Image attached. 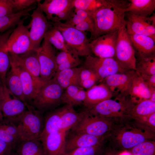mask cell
I'll return each mask as SVG.
<instances>
[{"mask_svg":"<svg viewBox=\"0 0 155 155\" xmlns=\"http://www.w3.org/2000/svg\"><path fill=\"white\" fill-rule=\"evenodd\" d=\"M129 3L125 12L144 17H148L155 9V0H129Z\"/></svg>","mask_w":155,"mask_h":155,"instance_id":"cell-30","label":"cell"},{"mask_svg":"<svg viewBox=\"0 0 155 155\" xmlns=\"http://www.w3.org/2000/svg\"><path fill=\"white\" fill-rule=\"evenodd\" d=\"M152 137L151 134L139 130L125 131L121 134L119 144L123 148L130 150Z\"/></svg>","mask_w":155,"mask_h":155,"instance_id":"cell-26","label":"cell"},{"mask_svg":"<svg viewBox=\"0 0 155 155\" xmlns=\"http://www.w3.org/2000/svg\"><path fill=\"white\" fill-rule=\"evenodd\" d=\"M139 75L149 88H155V74L153 75Z\"/></svg>","mask_w":155,"mask_h":155,"instance_id":"cell-49","label":"cell"},{"mask_svg":"<svg viewBox=\"0 0 155 155\" xmlns=\"http://www.w3.org/2000/svg\"><path fill=\"white\" fill-rule=\"evenodd\" d=\"M135 52L126 28V25L118 30L114 59L123 69H136Z\"/></svg>","mask_w":155,"mask_h":155,"instance_id":"cell-6","label":"cell"},{"mask_svg":"<svg viewBox=\"0 0 155 155\" xmlns=\"http://www.w3.org/2000/svg\"><path fill=\"white\" fill-rule=\"evenodd\" d=\"M10 155H19L15 151L13 150Z\"/></svg>","mask_w":155,"mask_h":155,"instance_id":"cell-54","label":"cell"},{"mask_svg":"<svg viewBox=\"0 0 155 155\" xmlns=\"http://www.w3.org/2000/svg\"><path fill=\"white\" fill-rule=\"evenodd\" d=\"M147 119L149 125L154 129L155 127V113L147 116Z\"/></svg>","mask_w":155,"mask_h":155,"instance_id":"cell-50","label":"cell"},{"mask_svg":"<svg viewBox=\"0 0 155 155\" xmlns=\"http://www.w3.org/2000/svg\"><path fill=\"white\" fill-rule=\"evenodd\" d=\"M126 28L128 34L146 35L155 40V15L150 17L136 16L129 12L125 14Z\"/></svg>","mask_w":155,"mask_h":155,"instance_id":"cell-15","label":"cell"},{"mask_svg":"<svg viewBox=\"0 0 155 155\" xmlns=\"http://www.w3.org/2000/svg\"><path fill=\"white\" fill-rule=\"evenodd\" d=\"M104 138L71 131L69 136H66L65 152L79 148L102 145Z\"/></svg>","mask_w":155,"mask_h":155,"instance_id":"cell-20","label":"cell"},{"mask_svg":"<svg viewBox=\"0 0 155 155\" xmlns=\"http://www.w3.org/2000/svg\"><path fill=\"white\" fill-rule=\"evenodd\" d=\"M0 138L9 144L13 150L22 141L16 125L5 117L0 121Z\"/></svg>","mask_w":155,"mask_h":155,"instance_id":"cell-25","label":"cell"},{"mask_svg":"<svg viewBox=\"0 0 155 155\" xmlns=\"http://www.w3.org/2000/svg\"><path fill=\"white\" fill-rule=\"evenodd\" d=\"M129 150L133 155H155V142L146 141Z\"/></svg>","mask_w":155,"mask_h":155,"instance_id":"cell-41","label":"cell"},{"mask_svg":"<svg viewBox=\"0 0 155 155\" xmlns=\"http://www.w3.org/2000/svg\"><path fill=\"white\" fill-rule=\"evenodd\" d=\"M111 127V123L110 120L92 115L86 109V113L82 120L70 130L104 137Z\"/></svg>","mask_w":155,"mask_h":155,"instance_id":"cell-9","label":"cell"},{"mask_svg":"<svg viewBox=\"0 0 155 155\" xmlns=\"http://www.w3.org/2000/svg\"><path fill=\"white\" fill-rule=\"evenodd\" d=\"M86 20L93 21L92 18L86 11L75 8L69 18L63 23L66 26L73 27Z\"/></svg>","mask_w":155,"mask_h":155,"instance_id":"cell-40","label":"cell"},{"mask_svg":"<svg viewBox=\"0 0 155 155\" xmlns=\"http://www.w3.org/2000/svg\"><path fill=\"white\" fill-rule=\"evenodd\" d=\"M81 63V61L79 56H77L58 65L57 67L56 72L77 67Z\"/></svg>","mask_w":155,"mask_h":155,"instance_id":"cell-45","label":"cell"},{"mask_svg":"<svg viewBox=\"0 0 155 155\" xmlns=\"http://www.w3.org/2000/svg\"><path fill=\"white\" fill-rule=\"evenodd\" d=\"M67 105L48 111L44 117V127L40 138L52 133L59 131V125L61 116Z\"/></svg>","mask_w":155,"mask_h":155,"instance_id":"cell-31","label":"cell"},{"mask_svg":"<svg viewBox=\"0 0 155 155\" xmlns=\"http://www.w3.org/2000/svg\"><path fill=\"white\" fill-rule=\"evenodd\" d=\"M154 88H149L135 71L132 80L129 97L132 102L136 104L142 100L149 99Z\"/></svg>","mask_w":155,"mask_h":155,"instance_id":"cell-24","label":"cell"},{"mask_svg":"<svg viewBox=\"0 0 155 155\" xmlns=\"http://www.w3.org/2000/svg\"><path fill=\"white\" fill-rule=\"evenodd\" d=\"M95 72L100 82L107 77L116 73L125 72L114 58H101L92 55L86 56L82 66Z\"/></svg>","mask_w":155,"mask_h":155,"instance_id":"cell-12","label":"cell"},{"mask_svg":"<svg viewBox=\"0 0 155 155\" xmlns=\"http://www.w3.org/2000/svg\"><path fill=\"white\" fill-rule=\"evenodd\" d=\"M64 90L53 78L39 88L31 105L42 113L54 110L61 103Z\"/></svg>","mask_w":155,"mask_h":155,"instance_id":"cell-2","label":"cell"},{"mask_svg":"<svg viewBox=\"0 0 155 155\" xmlns=\"http://www.w3.org/2000/svg\"><path fill=\"white\" fill-rule=\"evenodd\" d=\"M35 8L34 5L21 12L0 16V34L15 27L22 17L30 16L29 12Z\"/></svg>","mask_w":155,"mask_h":155,"instance_id":"cell-34","label":"cell"},{"mask_svg":"<svg viewBox=\"0 0 155 155\" xmlns=\"http://www.w3.org/2000/svg\"><path fill=\"white\" fill-rule=\"evenodd\" d=\"M51 22L62 33L69 49L74 51L79 56L86 57L92 55L90 41L85 32L66 26L62 22Z\"/></svg>","mask_w":155,"mask_h":155,"instance_id":"cell-5","label":"cell"},{"mask_svg":"<svg viewBox=\"0 0 155 155\" xmlns=\"http://www.w3.org/2000/svg\"><path fill=\"white\" fill-rule=\"evenodd\" d=\"M79 55L75 52L72 50L67 51H60L57 53L55 58L57 66Z\"/></svg>","mask_w":155,"mask_h":155,"instance_id":"cell-44","label":"cell"},{"mask_svg":"<svg viewBox=\"0 0 155 155\" xmlns=\"http://www.w3.org/2000/svg\"><path fill=\"white\" fill-rule=\"evenodd\" d=\"M10 62V66L16 70L20 78L25 102L32 101L39 88L45 82L37 80L22 67Z\"/></svg>","mask_w":155,"mask_h":155,"instance_id":"cell-18","label":"cell"},{"mask_svg":"<svg viewBox=\"0 0 155 155\" xmlns=\"http://www.w3.org/2000/svg\"><path fill=\"white\" fill-rule=\"evenodd\" d=\"M15 27L0 34V80L5 85V79L8 70L10 67L8 47L9 37Z\"/></svg>","mask_w":155,"mask_h":155,"instance_id":"cell-23","label":"cell"},{"mask_svg":"<svg viewBox=\"0 0 155 155\" xmlns=\"http://www.w3.org/2000/svg\"><path fill=\"white\" fill-rule=\"evenodd\" d=\"M13 150L9 144L0 138V155H10Z\"/></svg>","mask_w":155,"mask_h":155,"instance_id":"cell-48","label":"cell"},{"mask_svg":"<svg viewBox=\"0 0 155 155\" xmlns=\"http://www.w3.org/2000/svg\"><path fill=\"white\" fill-rule=\"evenodd\" d=\"M39 0H11L14 13H18L37 4Z\"/></svg>","mask_w":155,"mask_h":155,"instance_id":"cell-43","label":"cell"},{"mask_svg":"<svg viewBox=\"0 0 155 155\" xmlns=\"http://www.w3.org/2000/svg\"><path fill=\"white\" fill-rule=\"evenodd\" d=\"M155 113V102L148 99L135 104L130 113L131 116L135 119L147 117Z\"/></svg>","mask_w":155,"mask_h":155,"instance_id":"cell-37","label":"cell"},{"mask_svg":"<svg viewBox=\"0 0 155 155\" xmlns=\"http://www.w3.org/2000/svg\"><path fill=\"white\" fill-rule=\"evenodd\" d=\"M86 112V110L77 112L73 107L67 105L60 118L59 125V130L68 131L80 121Z\"/></svg>","mask_w":155,"mask_h":155,"instance_id":"cell-27","label":"cell"},{"mask_svg":"<svg viewBox=\"0 0 155 155\" xmlns=\"http://www.w3.org/2000/svg\"><path fill=\"white\" fill-rule=\"evenodd\" d=\"M2 84L1 81V80H0V85H1V84Z\"/></svg>","mask_w":155,"mask_h":155,"instance_id":"cell-55","label":"cell"},{"mask_svg":"<svg viewBox=\"0 0 155 155\" xmlns=\"http://www.w3.org/2000/svg\"><path fill=\"white\" fill-rule=\"evenodd\" d=\"M138 58L155 55V40L146 35L128 34Z\"/></svg>","mask_w":155,"mask_h":155,"instance_id":"cell-21","label":"cell"},{"mask_svg":"<svg viewBox=\"0 0 155 155\" xmlns=\"http://www.w3.org/2000/svg\"><path fill=\"white\" fill-rule=\"evenodd\" d=\"M10 67L11 69L6 75L5 86L9 91L14 96L26 102L19 76L14 69L11 66Z\"/></svg>","mask_w":155,"mask_h":155,"instance_id":"cell-33","label":"cell"},{"mask_svg":"<svg viewBox=\"0 0 155 155\" xmlns=\"http://www.w3.org/2000/svg\"><path fill=\"white\" fill-rule=\"evenodd\" d=\"M80 67L79 81L81 87L87 90L100 82L99 76L92 71L83 66Z\"/></svg>","mask_w":155,"mask_h":155,"instance_id":"cell-38","label":"cell"},{"mask_svg":"<svg viewBox=\"0 0 155 155\" xmlns=\"http://www.w3.org/2000/svg\"><path fill=\"white\" fill-rule=\"evenodd\" d=\"M135 72V70H129L114 74L107 77L100 83L108 87L115 98L129 97L132 80Z\"/></svg>","mask_w":155,"mask_h":155,"instance_id":"cell-14","label":"cell"},{"mask_svg":"<svg viewBox=\"0 0 155 155\" xmlns=\"http://www.w3.org/2000/svg\"><path fill=\"white\" fill-rule=\"evenodd\" d=\"M129 97L107 99L86 109L92 115L109 120L131 116V111L135 104Z\"/></svg>","mask_w":155,"mask_h":155,"instance_id":"cell-4","label":"cell"},{"mask_svg":"<svg viewBox=\"0 0 155 155\" xmlns=\"http://www.w3.org/2000/svg\"><path fill=\"white\" fill-rule=\"evenodd\" d=\"M19 155H44L40 139L22 141L14 150Z\"/></svg>","mask_w":155,"mask_h":155,"instance_id":"cell-32","label":"cell"},{"mask_svg":"<svg viewBox=\"0 0 155 155\" xmlns=\"http://www.w3.org/2000/svg\"><path fill=\"white\" fill-rule=\"evenodd\" d=\"M14 13L11 0H0V16Z\"/></svg>","mask_w":155,"mask_h":155,"instance_id":"cell-46","label":"cell"},{"mask_svg":"<svg viewBox=\"0 0 155 155\" xmlns=\"http://www.w3.org/2000/svg\"><path fill=\"white\" fill-rule=\"evenodd\" d=\"M102 151V145L75 148L62 155H98Z\"/></svg>","mask_w":155,"mask_h":155,"instance_id":"cell-42","label":"cell"},{"mask_svg":"<svg viewBox=\"0 0 155 155\" xmlns=\"http://www.w3.org/2000/svg\"><path fill=\"white\" fill-rule=\"evenodd\" d=\"M108 3V0H74L75 8L86 11L91 17L99 9Z\"/></svg>","mask_w":155,"mask_h":155,"instance_id":"cell-36","label":"cell"},{"mask_svg":"<svg viewBox=\"0 0 155 155\" xmlns=\"http://www.w3.org/2000/svg\"><path fill=\"white\" fill-rule=\"evenodd\" d=\"M80 67H76L57 72L53 78L64 90L71 86H80Z\"/></svg>","mask_w":155,"mask_h":155,"instance_id":"cell-29","label":"cell"},{"mask_svg":"<svg viewBox=\"0 0 155 155\" xmlns=\"http://www.w3.org/2000/svg\"><path fill=\"white\" fill-rule=\"evenodd\" d=\"M30 16L32 19L29 23V36L31 49L32 50L36 51L40 47L46 32L53 25L38 5Z\"/></svg>","mask_w":155,"mask_h":155,"instance_id":"cell-11","label":"cell"},{"mask_svg":"<svg viewBox=\"0 0 155 155\" xmlns=\"http://www.w3.org/2000/svg\"><path fill=\"white\" fill-rule=\"evenodd\" d=\"M135 71L140 75H155V55L136 59Z\"/></svg>","mask_w":155,"mask_h":155,"instance_id":"cell-39","label":"cell"},{"mask_svg":"<svg viewBox=\"0 0 155 155\" xmlns=\"http://www.w3.org/2000/svg\"><path fill=\"white\" fill-rule=\"evenodd\" d=\"M9 53L10 61L22 67L37 80L40 77V67L36 51L32 50L17 55Z\"/></svg>","mask_w":155,"mask_h":155,"instance_id":"cell-17","label":"cell"},{"mask_svg":"<svg viewBox=\"0 0 155 155\" xmlns=\"http://www.w3.org/2000/svg\"><path fill=\"white\" fill-rule=\"evenodd\" d=\"M4 118V116L1 112L0 107V121L2 120Z\"/></svg>","mask_w":155,"mask_h":155,"instance_id":"cell-53","label":"cell"},{"mask_svg":"<svg viewBox=\"0 0 155 155\" xmlns=\"http://www.w3.org/2000/svg\"><path fill=\"white\" fill-rule=\"evenodd\" d=\"M42 113L27 104V109L16 125L21 140L40 139L44 127Z\"/></svg>","mask_w":155,"mask_h":155,"instance_id":"cell-3","label":"cell"},{"mask_svg":"<svg viewBox=\"0 0 155 155\" xmlns=\"http://www.w3.org/2000/svg\"><path fill=\"white\" fill-rule=\"evenodd\" d=\"M84 89L79 86L72 85L64 90L61 97V103L73 107L83 104L86 96Z\"/></svg>","mask_w":155,"mask_h":155,"instance_id":"cell-28","label":"cell"},{"mask_svg":"<svg viewBox=\"0 0 155 155\" xmlns=\"http://www.w3.org/2000/svg\"><path fill=\"white\" fill-rule=\"evenodd\" d=\"M67 132L59 130L40 138L43 145L44 155H62L65 152Z\"/></svg>","mask_w":155,"mask_h":155,"instance_id":"cell-19","label":"cell"},{"mask_svg":"<svg viewBox=\"0 0 155 155\" xmlns=\"http://www.w3.org/2000/svg\"><path fill=\"white\" fill-rule=\"evenodd\" d=\"M103 154L102 155H119L112 151H107Z\"/></svg>","mask_w":155,"mask_h":155,"instance_id":"cell-52","label":"cell"},{"mask_svg":"<svg viewBox=\"0 0 155 155\" xmlns=\"http://www.w3.org/2000/svg\"><path fill=\"white\" fill-rule=\"evenodd\" d=\"M118 30L103 34L90 41L92 53L100 58H114Z\"/></svg>","mask_w":155,"mask_h":155,"instance_id":"cell-16","label":"cell"},{"mask_svg":"<svg viewBox=\"0 0 155 155\" xmlns=\"http://www.w3.org/2000/svg\"><path fill=\"white\" fill-rule=\"evenodd\" d=\"M129 3L128 0H108L107 5L95 13L92 17L94 23V31L90 41L103 34L118 30L125 25V9Z\"/></svg>","mask_w":155,"mask_h":155,"instance_id":"cell-1","label":"cell"},{"mask_svg":"<svg viewBox=\"0 0 155 155\" xmlns=\"http://www.w3.org/2000/svg\"><path fill=\"white\" fill-rule=\"evenodd\" d=\"M149 100L154 102H155V88L152 89L150 97Z\"/></svg>","mask_w":155,"mask_h":155,"instance_id":"cell-51","label":"cell"},{"mask_svg":"<svg viewBox=\"0 0 155 155\" xmlns=\"http://www.w3.org/2000/svg\"><path fill=\"white\" fill-rule=\"evenodd\" d=\"M113 96L108 87L100 83L87 90L83 104L87 109Z\"/></svg>","mask_w":155,"mask_h":155,"instance_id":"cell-22","label":"cell"},{"mask_svg":"<svg viewBox=\"0 0 155 155\" xmlns=\"http://www.w3.org/2000/svg\"><path fill=\"white\" fill-rule=\"evenodd\" d=\"M25 19L24 18L21 20L9 37L8 47L9 53L19 55L32 51L29 30L30 25L29 23L24 25Z\"/></svg>","mask_w":155,"mask_h":155,"instance_id":"cell-13","label":"cell"},{"mask_svg":"<svg viewBox=\"0 0 155 155\" xmlns=\"http://www.w3.org/2000/svg\"><path fill=\"white\" fill-rule=\"evenodd\" d=\"M40 67V77L44 82L52 79L56 72V49L44 37L36 51Z\"/></svg>","mask_w":155,"mask_h":155,"instance_id":"cell-10","label":"cell"},{"mask_svg":"<svg viewBox=\"0 0 155 155\" xmlns=\"http://www.w3.org/2000/svg\"><path fill=\"white\" fill-rule=\"evenodd\" d=\"M44 37L56 49L60 51L70 50L67 47L62 33L55 26L53 25L50 28Z\"/></svg>","mask_w":155,"mask_h":155,"instance_id":"cell-35","label":"cell"},{"mask_svg":"<svg viewBox=\"0 0 155 155\" xmlns=\"http://www.w3.org/2000/svg\"><path fill=\"white\" fill-rule=\"evenodd\" d=\"M48 20L51 22L66 21L75 8L74 0H45L37 3Z\"/></svg>","mask_w":155,"mask_h":155,"instance_id":"cell-7","label":"cell"},{"mask_svg":"<svg viewBox=\"0 0 155 155\" xmlns=\"http://www.w3.org/2000/svg\"><path fill=\"white\" fill-rule=\"evenodd\" d=\"M73 27L82 32H90L91 34L90 38L93 36L94 31V26L93 21H85Z\"/></svg>","mask_w":155,"mask_h":155,"instance_id":"cell-47","label":"cell"},{"mask_svg":"<svg viewBox=\"0 0 155 155\" xmlns=\"http://www.w3.org/2000/svg\"><path fill=\"white\" fill-rule=\"evenodd\" d=\"M27 104L14 96L5 85H0V107L4 117L16 123L26 110Z\"/></svg>","mask_w":155,"mask_h":155,"instance_id":"cell-8","label":"cell"}]
</instances>
